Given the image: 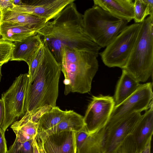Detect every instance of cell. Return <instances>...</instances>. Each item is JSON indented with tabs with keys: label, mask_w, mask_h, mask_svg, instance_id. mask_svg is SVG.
<instances>
[{
	"label": "cell",
	"mask_w": 153,
	"mask_h": 153,
	"mask_svg": "<svg viewBox=\"0 0 153 153\" xmlns=\"http://www.w3.org/2000/svg\"><path fill=\"white\" fill-rule=\"evenodd\" d=\"M36 33L60 65L61 51L65 47L88 51L97 57L101 48L86 33L83 15L77 10L74 2L67 5L51 21L47 22Z\"/></svg>",
	"instance_id": "cell-1"
},
{
	"label": "cell",
	"mask_w": 153,
	"mask_h": 153,
	"mask_svg": "<svg viewBox=\"0 0 153 153\" xmlns=\"http://www.w3.org/2000/svg\"><path fill=\"white\" fill-rule=\"evenodd\" d=\"M43 55L33 83L30 84L25 104L26 112L32 115L56 106L61 65L44 43Z\"/></svg>",
	"instance_id": "cell-2"
},
{
	"label": "cell",
	"mask_w": 153,
	"mask_h": 153,
	"mask_svg": "<svg viewBox=\"0 0 153 153\" xmlns=\"http://www.w3.org/2000/svg\"><path fill=\"white\" fill-rule=\"evenodd\" d=\"M61 55L65 94L90 92L93 79L98 69L97 57L88 51L71 50L65 47L62 49Z\"/></svg>",
	"instance_id": "cell-3"
},
{
	"label": "cell",
	"mask_w": 153,
	"mask_h": 153,
	"mask_svg": "<svg viewBox=\"0 0 153 153\" xmlns=\"http://www.w3.org/2000/svg\"><path fill=\"white\" fill-rule=\"evenodd\" d=\"M123 69L139 82H146L152 75L153 16H149L140 23L137 39Z\"/></svg>",
	"instance_id": "cell-4"
},
{
	"label": "cell",
	"mask_w": 153,
	"mask_h": 153,
	"mask_svg": "<svg viewBox=\"0 0 153 153\" xmlns=\"http://www.w3.org/2000/svg\"><path fill=\"white\" fill-rule=\"evenodd\" d=\"M83 20L86 34L101 48L110 44L128 23L94 5L85 11L83 15Z\"/></svg>",
	"instance_id": "cell-5"
},
{
	"label": "cell",
	"mask_w": 153,
	"mask_h": 153,
	"mask_svg": "<svg viewBox=\"0 0 153 153\" xmlns=\"http://www.w3.org/2000/svg\"><path fill=\"white\" fill-rule=\"evenodd\" d=\"M141 116L140 112L134 113L114 123H107L94 132L98 153H115L124 140L132 134Z\"/></svg>",
	"instance_id": "cell-6"
},
{
	"label": "cell",
	"mask_w": 153,
	"mask_h": 153,
	"mask_svg": "<svg viewBox=\"0 0 153 153\" xmlns=\"http://www.w3.org/2000/svg\"><path fill=\"white\" fill-rule=\"evenodd\" d=\"M140 23L128 25L104 50L99 53L104 64L108 67L124 68L134 46Z\"/></svg>",
	"instance_id": "cell-7"
},
{
	"label": "cell",
	"mask_w": 153,
	"mask_h": 153,
	"mask_svg": "<svg viewBox=\"0 0 153 153\" xmlns=\"http://www.w3.org/2000/svg\"><path fill=\"white\" fill-rule=\"evenodd\" d=\"M30 84L28 74H21L2 94L5 113L1 127L4 132L10 126L25 114V102Z\"/></svg>",
	"instance_id": "cell-8"
},
{
	"label": "cell",
	"mask_w": 153,
	"mask_h": 153,
	"mask_svg": "<svg viewBox=\"0 0 153 153\" xmlns=\"http://www.w3.org/2000/svg\"><path fill=\"white\" fill-rule=\"evenodd\" d=\"M152 83L140 84L136 91L119 105L115 106L107 123H114L136 112L147 110L153 100Z\"/></svg>",
	"instance_id": "cell-9"
},
{
	"label": "cell",
	"mask_w": 153,
	"mask_h": 153,
	"mask_svg": "<svg viewBox=\"0 0 153 153\" xmlns=\"http://www.w3.org/2000/svg\"><path fill=\"white\" fill-rule=\"evenodd\" d=\"M115 106L111 96H92L83 117L85 128L88 133H94L106 124Z\"/></svg>",
	"instance_id": "cell-10"
},
{
	"label": "cell",
	"mask_w": 153,
	"mask_h": 153,
	"mask_svg": "<svg viewBox=\"0 0 153 153\" xmlns=\"http://www.w3.org/2000/svg\"><path fill=\"white\" fill-rule=\"evenodd\" d=\"M75 0H34L20 5L14 6L11 10L35 15L47 22L54 18L67 5Z\"/></svg>",
	"instance_id": "cell-11"
},
{
	"label": "cell",
	"mask_w": 153,
	"mask_h": 153,
	"mask_svg": "<svg viewBox=\"0 0 153 153\" xmlns=\"http://www.w3.org/2000/svg\"><path fill=\"white\" fill-rule=\"evenodd\" d=\"M76 132L65 131L39 138L46 153H76Z\"/></svg>",
	"instance_id": "cell-12"
},
{
	"label": "cell",
	"mask_w": 153,
	"mask_h": 153,
	"mask_svg": "<svg viewBox=\"0 0 153 153\" xmlns=\"http://www.w3.org/2000/svg\"><path fill=\"white\" fill-rule=\"evenodd\" d=\"M148 109L142 115L132 134L137 153L144 148L149 140L152 139L153 134V100Z\"/></svg>",
	"instance_id": "cell-13"
},
{
	"label": "cell",
	"mask_w": 153,
	"mask_h": 153,
	"mask_svg": "<svg viewBox=\"0 0 153 153\" xmlns=\"http://www.w3.org/2000/svg\"><path fill=\"white\" fill-rule=\"evenodd\" d=\"M13 43L15 47L10 60L24 61L28 65L43 45L40 35L37 33Z\"/></svg>",
	"instance_id": "cell-14"
},
{
	"label": "cell",
	"mask_w": 153,
	"mask_h": 153,
	"mask_svg": "<svg viewBox=\"0 0 153 153\" xmlns=\"http://www.w3.org/2000/svg\"><path fill=\"white\" fill-rule=\"evenodd\" d=\"M97 5L118 19L128 22L133 19V1L132 0H94Z\"/></svg>",
	"instance_id": "cell-15"
},
{
	"label": "cell",
	"mask_w": 153,
	"mask_h": 153,
	"mask_svg": "<svg viewBox=\"0 0 153 153\" xmlns=\"http://www.w3.org/2000/svg\"><path fill=\"white\" fill-rule=\"evenodd\" d=\"M0 21L22 25L36 33L47 22L45 19L35 15L11 9L0 12Z\"/></svg>",
	"instance_id": "cell-16"
},
{
	"label": "cell",
	"mask_w": 153,
	"mask_h": 153,
	"mask_svg": "<svg viewBox=\"0 0 153 153\" xmlns=\"http://www.w3.org/2000/svg\"><path fill=\"white\" fill-rule=\"evenodd\" d=\"M139 82L130 72L122 69V74L117 84L113 97L115 106L123 102L137 89Z\"/></svg>",
	"instance_id": "cell-17"
},
{
	"label": "cell",
	"mask_w": 153,
	"mask_h": 153,
	"mask_svg": "<svg viewBox=\"0 0 153 153\" xmlns=\"http://www.w3.org/2000/svg\"><path fill=\"white\" fill-rule=\"evenodd\" d=\"M31 114L27 111L19 121L14 122L11 128L16 135V139L21 143H24L33 139L37 134V123L32 121Z\"/></svg>",
	"instance_id": "cell-18"
},
{
	"label": "cell",
	"mask_w": 153,
	"mask_h": 153,
	"mask_svg": "<svg viewBox=\"0 0 153 153\" xmlns=\"http://www.w3.org/2000/svg\"><path fill=\"white\" fill-rule=\"evenodd\" d=\"M84 117L73 110H69L67 115L56 125L36 136L41 137L65 131L77 132L85 127Z\"/></svg>",
	"instance_id": "cell-19"
},
{
	"label": "cell",
	"mask_w": 153,
	"mask_h": 153,
	"mask_svg": "<svg viewBox=\"0 0 153 153\" xmlns=\"http://www.w3.org/2000/svg\"><path fill=\"white\" fill-rule=\"evenodd\" d=\"M36 33L35 31L22 25L0 21V36L6 41L12 42H21Z\"/></svg>",
	"instance_id": "cell-20"
},
{
	"label": "cell",
	"mask_w": 153,
	"mask_h": 153,
	"mask_svg": "<svg viewBox=\"0 0 153 153\" xmlns=\"http://www.w3.org/2000/svg\"><path fill=\"white\" fill-rule=\"evenodd\" d=\"M69 111H63L56 106L45 111L41 115L37 122L38 134L45 132L57 125Z\"/></svg>",
	"instance_id": "cell-21"
},
{
	"label": "cell",
	"mask_w": 153,
	"mask_h": 153,
	"mask_svg": "<svg viewBox=\"0 0 153 153\" xmlns=\"http://www.w3.org/2000/svg\"><path fill=\"white\" fill-rule=\"evenodd\" d=\"M76 153H98L99 149L94 133L89 134L85 127L75 133Z\"/></svg>",
	"instance_id": "cell-22"
},
{
	"label": "cell",
	"mask_w": 153,
	"mask_h": 153,
	"mask_svg": "<svg viewBox=\"0 0 153 153\" xmlns=\"http://www.w3.org/2000/svg\"><path fill=\"white\" fill-rule=\"evenodd\" d=\"M134 23L143 22L146 17L150 15V8L144 0H135L133 1Z\"/></svg>",
	"instance_id": "cell-23"
},
{
	"label": "cell",
	"mask_w": 153,
	"mask_h": 153,
	"mask_svg": "<svg viewBox=\"0 0 153 153\" xmlns=\"http://www.w3.org/2000/svg\"><path fill=\"white\" fill-rule=\"evenodd\" d=\"M15 47L13 43L0 39V65L10 60Z\"/></svg>",
	"instance_id": "cell-24"
},
{
	"label": "cell",
	"mask_w": 153,
	"mask_h": 153,
	"mask_svg": "<svg viewBox=\"0 0 153 153\" xmlns=\"http://www.w3.org/2000/svg\"><path fill=\"white\" fill-rule=\"evenodd\" d=\"M43 53L44 44L43 43L42 46L37 51L28 65L29 71L28 74L29 77V82L30 84L33 81Z\"/></svg>",
	"instance_id": "cell-25"
},
{
	"label": "cell",
	"mask_w": 153,
	"mask_h": 153,
	"mask_svg": "<svg viewBox=\"0 0 153 153\" xmlns=\"http://www.w3.org/2000/svg\"><path fill=\"white\" fill-rule=\"evenodd\" d=\"M33 139L21 143L16 139L6 153H33Z\"/></svg>",
	"instance_id": "cell-26"
},
{
	"label": "cell",
	"mask_w": 153,
	"mask_h": 153,
	"mask_svg": "<svg viewBox=\"0 0 153 153\" xmlns=\"http://www.w3.org/2000/svg\"><path fill=\"white\" fill-rule=\"evenodd\" d=\"M136 146L132 134L128 135L121 143L115 153H136Z\"/></svg>",
	"instance_id": "cell-27"
},
{
	"label": "cell",
	"mask_w": 153,
	"mask_h": 153,
	"mask_svg": "<svg viewBox=\"0 0 153 153\" xmlns=\"http://www.w3.org/2000/svg\"><path fill=\"white\" fill-rule=\"evenodd\" d=\"M4 133L0 126V153H6L7 151Z\"/></svg>",
	"instance_id": "cell-28"
},
{
	"label": "cell",
	"mask_w": 153,
	"mask_h": 153,
	"mask_svg": "<svg viewBox=\"0 0 153 153\" xmlns=\"http://www.w3.org/2000/svg\"><path fill=\"white\" fill-rule=\"evenodd\" d=\"M12 0H0V12L6 9H12L14 7Z\"/></svg>",
	"instance_id": "cell-29"
},
{
	"label": "cell",
	"mask_w": 153,
	"mask_h": 153,
	"mask_svg": "<svg viewBox=\"0 0 153 153\" xmlns=\"http://www.w3.org/2000/svg\"><path fill=\"white\" fill-rule=\"evenodd\" d=\"M5 109L3 100L0 99V126H1L4 120Z\"/></svg>",
	"instance_id": "cell-30"
},
{
	"label": "cell",
	"mask_w": 153,
	"mask_h": 153,
	"mask_svg": "<svg viewBox=\"0 0 153 153\" xmlns=\"http://www.w3.org/2000/svg\"><path fill=\"white\" fill-rule=\"evenodd\" d=\"M37 143L39 153H46L44 150L42 141L38 137H35Z\"/></svg>",
	"instance_id": "cell-31"
},
{
	"label": "cell",
	"mask_w": 153,
	"mask_h": 153,
	"mask_svg": "<svg viewBox=\"0 0 153 153\" xmlns=\"http://www.w3.org/2000/svg\"><path fill=\"white\" fill-rule=\"evenodd\" d=\"M151 139L149 140L144 148L138 153H151Z\"/></svg>",
	"instance_id": "cell-32"
},
{
	"label": "cell",
	"mask_w": 153,
	"mask_h": 153,
	"mask_svg": "<svg viewBox=\"0 0 153 153\" xmlns=\"http://www.w3.org/2000/svg\"><path fill=\"white\" fill-rule=\"evenodd\" d=\"M149 6L150 15L149 16H153V0H144Z\"/></svg>",
	"instance_id": "cell-33"
},
{
	"label": "cell",
	"mask_w": 153,
	"mask_h": 153,
	"mask_svg": "<svg viewBox=\"0 0 153 153\" xmlns=\"http://www.w3.org/2000/svg\"><path fill=\"white\" fill-rule=\"evenodd\" d=\"M33 153H39L37 143L35 138L33 139Z\"/></svg>",
	"instance_id": "cell-34"
},
{
	"label": "cell",
	"mask_w": 153,
	"mask_h": 153,
	"mask_svg": "<svg viewBox=\"0 0 153 153\" xmlns=\"http://www.w3.org/2000/svg\"><path fill=\"white\" fill-rule=\"evenodd\" d=\"M12 1L14 6L20 5L22 4L23 3L21 0H12Z\"/></svg>",
	"instance_id": "cell-35"
},
{
	"label": "cell",
	"mask_w": 153,
	"mask_h": 153,
	"mask_svg": "<svg viewBox=\"0 0 153 153\" xmlns=\"http://www.w3.org/2000/svg\"><path fill=\"white\" fill-rule=\"evenodd\" d=\"M2 65H0V82H1V79L2 76V74L1 72V69Z\"/></svg>",
	"instance_id": "cell-36"
}]
</instances>
